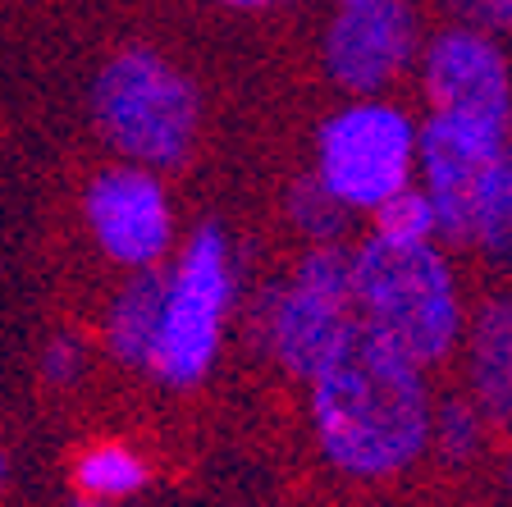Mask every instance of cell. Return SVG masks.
<instances>
[{"instance_id":"obj_1","label":"cell","mask_w":512,"mask_h":507,"mask_svg":"<svg viewBox=\"0 0 512 507\" xmlns=\"http://www.w3.org/2000/svg\"><path fill=\"white\" fill-rule=\"evenodd\" d=\"M311 425L320 453L352 480L398 476L430 448L426 366L384 343L371 329H352L348 343L307 380Z\"/></svg>"},{"instance_id":"obj_2","label":"cell","mask_w":512,"mask_h":507,"mask_svg":"<svg viewBox=\"0 0 512 507\" xmlns=\"http://www.w3.org/2000/svg\"><path fill=\"white\" fill-rule=\"evenodd\" d=\"M357 325L394 343L416 366H439L462 343V293L453 261L435 243L366 238L352 252Z\"/></svg>"},{"instance_id":"obj_3","label":"cell","mask_w":512,"mask_h":507,"mask_svg":"<svg viewBox=\"0 0 512 507\" xmlns=\"http://www.w3.org/2000/svg\"><path fill=\"white\" fill-rule=\"evenodd\" d=\"M92 110L101 138L147 169H174L188 160L202 124V96L183 69L147 46H128L96 74Z\"/></svg>"},{"instance_id":"obj_4","label":"cell","mask_w":512,"mask_h":507,"mask_svg":"<svg viewBox=\"0 0 512 507\" xmlns=\"http://www.w3.org/2000/svg\"><path fill=\"white\" fill-rule=\"evenodd\" d=\"M238 297V261L220 224H202L183 243L174 270L165 275L160 325L147 357V375L165 389H192L220 357L224 320Z\"/></svg>"},{"instance_id":"obj_5","label":"cell","mask_w":512,"mask_h":507,"mask_svg":"<svg viewBox=\"0 0 512 507\" xmlns=\"http://www.w3.org/2000/svg\"><path fill=\"white\" fill-rule=\"evenodd\" d=\"M357 329L352 307V252L316 243L256 307V334L293 380L307 384Z\"/></svg>"},{"instance_id":"obj_6","label":"cell","mask_w":512,"mask_h":507,"mask_svg":"<svg viewBox=\"0 0 512 507\" xmlns=\"http://www.w3.org/2000/svg\"><path fill=\"white\" fill-rule=\"evenodd\" d=\"M416 169V124L403 106L357 96L325 119L316 142V179L357 211H375L389 192L407 188Z\"/></svg>"},{"instance_id":"obj_7","label":"cell","mask_w":512,"mask_h":507,"mask_svg":"<svg viewBox=\"0 0 512 507\" xmlns=\"http://www.w3.org/2000/svg\"><path fill=\"white\" fill-rule=\"evenodd\" d=\"M503 156H508V128H494L485 119L430 110L426 124H416V169L435 206L439 238L471 243L476 197Z\"/></svg>"},{"instance_id":"obj_8","label":"cell","mask_w":512,"mask_h":507,"mask_svg":"<svg viewBox=\"0 0 512 507\" xmlns=\"http://www.w3.org/2000/svg\"><path fill=\"white\" fill-rule=\"evenodd\" d=\"M421 55V19L407 0L339 5L325 32V69L352 96H380Z\"/></svg>"},{"instance_id":"obj_9","label":"cell","mask_w":512,"mask_h":507,"mask_svg":"<svg viewBox=\"0 0 512 507\" xmlns=\"http://www.w3.org/2000/svg\"><path fill=\"white\" fill-rule=\"evenodd\" d=\"M83 215L96 247L128 270L160 265L174 243L170 192H165L156 169L147 165L101 169L83 192Z\"/></svg>"},{"instance_id":"obj_10","label":"cell","mask_w":512,"mask_h":507,"mask_svg":"<svg viewBox=\"0 0 512 507\" xmlns=\"http://www.w3.org/2000/svg\"><path fill=\"white\" fill-rule=\"evenodd\" d=\"M421 87L435 115L485 119L512 133V69L490 32L444 28L421 42Z\"/></svg>"},{"instance_id":"obj_11","label":"cell","mask_w":512,"mask_h":507,"mask_svg":"<svg viewBox=\"0 0 512 507\" xmlns=\"http://www.w3.org/2000/svg\"><path fill=\"white\" fill-rule=\"evenodd\" d=\"M467 338V384L485 421L512 425V297L480 302L471 325H462Z\"/></svg>"},{"instance_id":"obj_12","label":"cell","mask_w":512,"mask_h":507,"mask_svg":"<svg viewBox=\"0 0 512 507\" xmlns=\"http://www.w3.org/2000/svg\"><path fill=\"white\" fill-rule=\"evenodd\" d=\"M160 297H165V275H160V265L133 270V279L110 297L106 348L115 352L124 366L147 370L151 343H156V325H160Z\"/></svg>"},{"instance_id":"obj_13","label":"cell","mask_w":512,"mask_h":507,"mask_svg":"<svg viewBox=\"0 0 512 507\" xmlns=\"http://www.w3.org/2000/svg\"><path fill=\"white\" fill-rule=\"evenodd\" d=\"M74 485L87 503H124L147 485V462L128 444H96L74 462Z\"/></svg>"},{"instance_id":"obj_14","label":"cell","mask_w":512,"mask_h":507,"mask_svg":"<svg viewBox=\"0 0 512 507\" xmlns=\"http://www.w3.org/2000/svg\"><path fill=\"white\" fill-rule=\"evenodd\" d=\"M471 247L490 256H512V151L494 165L476 197V215H471Z\"/></svg>"},{"instance_id":"obj_15","label":"cell","mask_w":512,"mask_h":507,"mask_svg":"<svg viewBox=\"0 0 512 507\" xmlns=\"http://www.w3.org/2000/svg\"><path fill=\"white\" fill-rule=\"evenodd\" d=\"M288 220L316 247V243H339L352 224V211L320 179H298L288 188Z\"/></svg>"},{"instance_id":"obj_16","label":"cell","mask_w":512,"mask_h":507,"mask_svg":"<svg viewBox=\"0 0 512 507\" xmlns=\"http://www.w3.org/2000/svg\"><path fill=\"white\" fill-rule=\"evenodd\" d=\"M375 220V238H389V243H435L439 224H435V206H430L426 188H398L371 211Z\"/></svg>"},{"instance_id":"obj_17","label":"cell","mask_w":512,"mask_h":507,"mask_svg":"<svg viewBox=\"0 0 512 507\" xmlns=\"http://www.w3.org/2000/svg\"><path fill=\"white\" fill-rule=\"evenodd\" d=\"M485 412L471 398H448L430 407V444L444 462H471L485 444Z\"/></svg>"},{"instance_id":"obj_18","label":"cell","mask_w":512,"mask_h":507,"mask_svg":"<svg viewBox=\"0 0 512 507\" xmlns=\"http://www.w3.org/2000/svg\"><path fill=\"white\" fill-rule=\"evenodd\" d=\"M462 28L490 32V37H512V0H448Z\"/></svg>"},{"instance_id":"obj_19","label":"cell","mask_w":512,"mask_h":507,"mask_svg":"<svg viewBox=\"0 0 512 507\" xmlns=\"http://www.w3.org/2000/svg\"><path fill=\"white\" fill-rule=\"evenodd\" d=\"M83 375V348L78 338H51L42 352V380L51 389H69V384Z\"/></svg>"},{"instance_id":"obj_20","label":"cell","mask_w":512,"mask_h":507,"mask_svg":"<svg viewBox=\"0 0 512 507\" xmlns=\"http://www.w3.org/2000/svg\"><path fill=\"white\" fill-rule=\"evenodd\" d=\"M224 5H234V10H261V5H275V0H224Z\"/></svg>"},{"instance_id":"obj_21","label":"cell","mask_w":512,"mask_h":507,"mask_svg":"<svg viewBox=\"0 0 512 507\" xmlns=\"http://www.w3.org/2000/svg\"><path fill=\"white\" fill-rule=\"evenodd\" d=\"M5 476H10V462H5V453H0V485H5Z\"/></svg>"},{"instance_id":"obj_22","label":"cell","mask_w":512,"mask_h":507,"mask_svg":"<svg viewBox=\"0 0 512 507\" xmlns=\"http://www.w3.org/2000/svg\"><path fill=\"white\" fill-rule=\"evenodd\" d=\"M87 507H115V503H87Z\"/></svg>"},{"instance_id":"obj_23","label":"cell","mask_w":512,"mask_h":507,"mask_svg":"<svg viewBox=\"0 0 512 507\" xmlns=\"http://www.w3.org/2000/svg\"><path fill=\"white\" fill-rule=\"evenodd\" d=\"M508 489H512V462H508Z\"/></svg>"},{"instance_id":"obj_24","label":"cell","mask_w":512,"mask_h":507,"mask_svg":"<svg viewBox=\"0 0 512 507\" xmlns=\"http://www.w3.org/2000/svg\"><path fill=\"white\" fill-rule=\"evenodd\" d=\"M339 5H352V0H339Z\"/></svg>"}]
</instances>
